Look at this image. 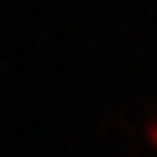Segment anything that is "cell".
Segmentation results:
<instances>
[{
    "mask_svg": "<svg viewBox=\"0 0 157 157\" xmlns=\"http://www.w3.org/2000/svg\"><path fill=\"white\" fill-rule=\"evenodd\" d=\"M148 140H153V148H157V122H153V127H148Z\"/></svg>",
    "mask_w": 157,
    "mask_h": 157,
    "instance_id": "6da1fadb",
    "label": "cell"
}]
</instances>
